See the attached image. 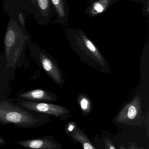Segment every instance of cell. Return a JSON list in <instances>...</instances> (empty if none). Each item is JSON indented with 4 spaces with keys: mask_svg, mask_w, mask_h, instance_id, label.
<instances>
[{
    "mask_svg": "<svg viewBox=\"0 0 149 149\" xmlns=\"http://www.w3.org/2000/svg\"><path fill=\"white\" fill-rule=\"evenodd\" d=\"M88 102L86 99H83L81 101V106L83 109H86L88 107Z\"/></svg>",
    "mask_w": 149,
    "mask_h": 149,
    "instance_id": "cell-10",
    "label": "cell"
},
{
    "mask_svg": "<svg viewBox=\"0 0 149 149\" xmlns=\"http://www.w3.org/2000/svg\"><path fill=\"white\" fill-rule=\"evenodd\" d=\"M16 104L31 111L44 115L60 116L63 115L64 111L63 108L54 104L21 99L18 101Z\"/></svg>",
    "mask_w": 149,
    "mask_h": 149,
    "instance_id": "cell-3",
    "label": "cell"
},
{
    "mask_svg": "<svg viewBox=\"0 0 149 149\" xmlns=\"http://www.w3.org/2000/svg\"><path fill=\"white\" fill-rule=\"evenodd\" d=\"M31 39L29 32L24 31L14 18L9 17L4 38V55L8 64L17 63Z\"/></svg>",
    "mask_w": 149,
    "mask_h": 149,
    "instance_id": "cell-2",
    "label": "cell"
},
{
    "mask_svg": "<svg viewBox=\"0 0 149 149\" xmlns=\"http://www.w3.org/2000/svg\"><path fill=\"white\" fill-rule=\"evenodd\" d=\"M38 24L47 25L50 22L54 15V8L50 0H34Z\"/></svg>",
    "mask_w": 149,
    "mask_h": 149,
    "instance_id": "cell-4",
    "label": "cell"
},
{
    "mask_svg": "<svg viewBox=\"0 0 149 149\" xmlns=\"http://www.w3.org/2000/svg\"><path fill=\"white\" fill-rule=\"evenodd\" d=\"M56 19L54 24L65 25L68 22V6L66 0H50Z\"/></svg>",
    "mask_w": 149,
    "mask_h": 149,
    "instance_id": "cell-5",
    "label": "cell"
},
{
    "mask_svg": "<svg viewBox=\"0 0 149 149\" xmlns=\"http://www.w3.org/2000/svg\"><path fill=\"white\" fill-rule=\"evenodd\" d=\"M6 142L4 139L0 136V148L6 144Z\"/></svg>",
    "mask_w": 149,
    "mask_h": 149,
    "instance_id": "cell-12",
    "label": "cell"
},
{
    "mask_svg": "<svg viewBox=\"0 0 149 149\" xmlns=\"http://www.w3.org/2000/svg\"><path fill=\"white\" fill-rule=\"evenodd\" d=\"M110 149H116V148H115V147H114V146H111L110 147Z\"/></svg>",
    "mask_w": 149,
    "mask_h": 149,
    "instance_id": "cell-14",
    "label": "cell"
},
{
    "mask_svg": "<svg viewBox=\"0 0 149 149\" xmlns=\"http://www.w3.org/2000/svg\"><path fill=\"white\" fill-rule=\"evenodd\" d=\"M13 142L15 143L20 145L25 148L31 149H53L56 148V146L53 141L46 136L38 138L13 141Z\"/></svg>",
    "mask_w": 149,
    "mask_h": 149,
    "instance_id": "cell-7",
    "label": "cell"
},
{
    "mask_svg": "<svg viewBox=\"0 0 149 149\" xmlns=\"http://www.w3.org/2000/svg\"><path fill=\"white\" fill-rule=\"evenodd\" d=\"M137 111L135 106H131L129 108L128 112V116L130 119H133L136 115Z\"/></svg>",
    "mask_w": 149,
    "mask_h": 149,
    "instance_id": "cell-9",
    "label": "cell"
},
{
    "mask_svg": "<svg viewBox=\"0 0 149 149\" xmlns=\"http://www.w3.org/2000/svg\"><path fill=\"white\" fill-rule=\"evenodd\" d=\"M48 118L44 114L14 105L6 101H0V124H10L18 128L34 129L46 123Z\"/></svg>",
    "mask_w": 149,
    "mask_h": 149,
    "instance_id": "cell-1",
    "label": "cell"
},
{
    "mask_svg": "<svg viewBox=\"0 0 149 149\" xmlns=\"http://www.w3.org/2000/svg\"><path fill=\"white\" fill-rule=\"evenodd\" d=\"M21 99L33 102H49L54 100V97L49 92L41 89L32 90L21 93L19 96Z\"/></svg>",
    "mask_w": 149,
    "mask_h": 149,
    "instance_id": "cell-8",
    "label": "cell"
},
{
    "mask_svg": "<svg viewBox=\"0 0 149 149\" xmlns=\"http://www.w3.org/2000/svg\"><path fill=\"white\" fill-rule=\"evenodd\" d=\"M73 129H74V126L72 125H70L69 127L68 130L70 131H71L73 130Z\"/></svg>",
    "mask_w": 149,
    "mask_h": 149,
    "instance_id": "cell-13",
    "label": "cell"
},
{
    "mask_svg": "<svg viewBox=\"0 0 149 149\" xmlns=\"http://www.w3.org/2000/svg\"><path fill=\"white\" fill-rule=\"evenodd\" d=\"M118 0H89L85 13L90 17H96L107 11L112 4Z\"/></svg>",
    "mask_w": 149,
    "mask_h": 149,
    "instance_id": "cell-6",
    "label": "cell"
},
{
    "mask_svg": "<svg viewBox=\"0 0 149 149\" xmlns=\"http://www.w3.org/2000/svg\"><path fill=\"white\" fill-rule=\"evenodd\" d=\"M84 148L85 149H93V147L88 143H85L84 145Z\"/></svg>",
    "mask_w": 149,
    "mask_h": 149,
    "instance_id": "cell-11",
    "label": "cell"
}]
</instances>
